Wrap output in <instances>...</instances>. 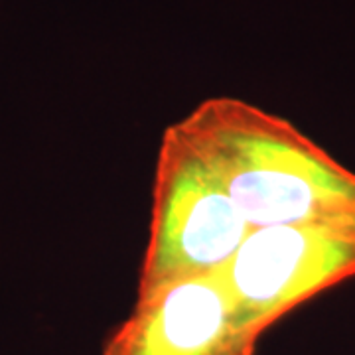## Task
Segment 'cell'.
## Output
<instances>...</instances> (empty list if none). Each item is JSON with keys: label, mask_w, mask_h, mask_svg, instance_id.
I'll return each instance as SVG.
<instances>
[{"label": "cell", "mask_w": 355, "mask_h": 355, "mask_svg": "<svg viewBox=\"0 0 355 355\" xmlns=\"http://www.w3.org/2000/svg\"><path fill=\"white\" fill-rule=\"evenodd\" d=\"M176 123L251 231L355 223V172L284 116L219 95Z\"/></svg>", "instance_id": "obj_1"}, {"label": "cell", "mask_w": 355, "mask_h": 355, "mask_svg": "<svg viewBox=\"0 0 355 355\" xmlns=\"http://www.w3.org/2000/svg\"><path fill=\"white\" fill-rule=\"evenodd\" d=\"M249 233L198 146L178 123L168 125L156 156L150 225L135 300L178 280L216 275Z\"/></svg>", "instance_id": "obj_2"}, {"label": "cell", "mask_w": 355, "mask_h": 355, "mask_svg": "<svg viewBox=\"0 0 355 355\" xmlns=\"http://www.w3.org/2000/svg\"><path fill=\"white\" fill-rule=\"evenodd\" d=\"M219 277L245 324L263 338L294 308L354 279L355 223L253 229Z\"/></svg>", "instance_id": "obj_3"}, {"label": "cell", "mask_w": 355, "mask_h": 355, "mask_svg": "<svg viewBox=\"0 0 355 355\" xmlns=\"http://www.w3.org/2000/svg\"><path fill=\"white\" fill-rule=\"evenodd\" d=\"M259 342L216 272L135 300L101 355H254Z\"/></svg>", "instance_id": "obj_4"}]
</instances>
